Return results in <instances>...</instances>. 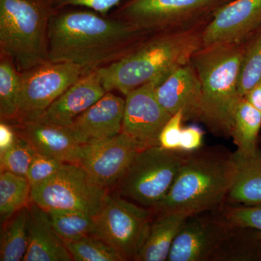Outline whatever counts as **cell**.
Listing matches in <instances>:
<instances>
[{
	"mask_svg": "<svg viewBox=\"0 0 261 261\" xmlns=\"http://www.w3.org/2000/svg\"><path fill=\"white\" fill-rule=\"evenodd\" d=\"M65 244L73 260L124 261L114 249L92 235Z\"/></svg>",
	"mask_w": 261,
	"mask_h": 261,
	"instance_id": "cell-28",
	"label": "cell"
},
{
	"mask_svg": "<svg viewBox=\"0 0 261 261\" xmlns=\"http://www.w3.org/2000/svg\"><path fill=\"white\" fill-rule=\"evenodd\" d=\"M235 175L224 205H261V150L233 153Z\"/></svg>",
	"mask_w": 261,
	"mask_h": 261,
	"instance_id": "cell-20",
	"label": "cell"
},
{
	"mask_svg": "<svg viewBox=\"0 0 261 261\" xmlns=\"http://www.w3.org/2000/svg\"><path fill=\"white\" fill-rule=\"evenodd\" d=\"M35 153L36 151L32 145L18 135L12 147L4 152H0L1 172L7 171L25 177Z\"/></svg>",
	"mask_w": 261,
	"mask_h": 261,
	"instance_id": "cell-30",
	"label": "cell"
},
{
	"mask_svg": "<svg viewBox=\"0 0 261 261\" xmlns=\"http://www.w3.org/2000/svg\"><path fill=\"white\" fill-rule=\"evenodd\" d=\"M29 207H24L7 221L2 231L0 260H23L29 246Z\"/></svg>",
	"mask_w": 261,
	"mask_h": 261,
	"instance_id": "cell-25",
	"label": "cell"
},
{
	"mask_svg": "<svg viewBox=\"0 0 261 261\" xmlns=\"http://www.w3.org/2000/svg\"><path fill=\"white\" fill-rule=\"evenodd\" d=\"M155 214L153 208L108 195L100 211L94 216L91 235L107 243L123 260L136 261Z\"/></svg>",
	"mask_w": 261,
	"mask_h": 261,
	"instance_id": "cell-7",
	"label": "cell"
},
{
	"mask_svg": "<svg viewBox=\"0 0 261 261\" xmlns=\"http://www.w3.org/2000/svg\"><path fill=\"white\" fill-rule=\"evenodd\" d=\"M260 79L261 32L255 40L245 48L239 75V95L245 97Z\"/></svg>",
	"mask_w": 261,
	"mask_h": 261,
	"instance_id": "cell-29",
	"label": "cell"
},
{
	"mask_svg": "<svg viewBox=\"0 0 261 261\" xmlns=\"http://www.w3.org/2000/svg\"><path fill=\"white\" fill-rule=\"evenodd\" d=\"M248 260H261V232L231 224L212 261Z\"/></svg>",
	"mask_w": 261,
	"mask_h": 261,
	"instance_id": "cell-22",
	"label": "cell"
},
{
	"mask_svg": "<svg viewBox=\"0 0 261 261\" xmlns=\"http://www.w3.org/2000/svg\"><path fill=\"white\" fill-rule=\"evenodd\" d=\"M156 97L170 114L183 112L185 120H195L201 96V84L191 63L173 70L156 87Z\"/></svg>",
	"mask_w": 261,
	"mask_h": 261,
	"instance_id": "cell-18",
	"label": "cell"
},
{
	"mask_svg": "<svg viewBox=\"0 0 261 261\" xmlns=\"http://www.w3.org/2000/svg\"><path fill=\"white\" fill-rule=\"evenodd\" d=\"M203 146V132L197 126L185 127L182 129L179 151L192 152Z\"/></svg>",
	"mask_w": 261,
	"mask_h": 261,
	"instance_id": "cell-35",
	"label": "cell"
},
{
	"mask_svg": "<svg viewBox=\"0 0 261 261\" xmlns=\"http://www.w3.org/2000/svg\"><path fill=\"white\" fill-rule=\"evenodd\" d=\"M235 175L233 153L225 147H203L187 152L185 161L156 214L183 213L192 216L221 210Z\"/></svg>",
	"mask_w": 261,
	"mask_h": 261,
	"instance_id": "cell-3",
	"label": "cell"
},
{
	"mask_svg": "<svg viewBox=\"0 0 261 261\" xmlns=\"http://www.w3.org/2000/svg\"><path fill=\"white\" fill-rule=\"evenodd\" d=\"M152 82L133 89L125 99L122 132L144 147L159 146V137L171 115L158 100Z\"/></svg>",
	"mask_w": 261,
	"mask_h": 261,
	"instance_id": "cell-13",
	"label": "cell"
},
{
	"mask_svg": "<svg viewBox=\"0 0 261 261\" xmlns=\"http://www.w3.org/2000/svg\"><path fill=\"white\" fill-rule=\"evenodd\" d=\"M184 121L185 116L182 111H178L171 116L160 135V147L168 150L179 151Z\"/></svg>",
	"mask_w": 261,
	"mask_h": 261,
	"instance_id": "cell-33",
	"label": "cell"
},
{
	"mask_svg": "<svg viewBox=\"0 0 261 261\" xmlns=\"http://www.w3.org/2000/svg\"><path fill=\"white\" fill-rule=\"evenodd\" d=\"M108 195L80 164L64 163L54 176L32 187V201L45 210L68 209L95 216Z\"/></svg>",
	"mask_w": 261,
	"mask_h": 261,
	"instance_id": "cell-8",
	"label": "cell"
},
{
	"mask_svg": "<svg viewBox=\"0 0 261 261\" xmlns=\"http://www.w3.org/2000/svg\"><path fill=\"white\" fill-rule=\"evenodd\" d=\"M22 74L8 57L0 56V119L10 123L18 111Z\"/></svg>",
	"mask_w": 261,
	"mask_h": 261,
	"instance_id": "cell-26",
	"label": "cell"
},
{
	"mask_svg": "<svg viewBox=\"0 0 261 261\" xmlns=\"http://www.w3.org/2000/svg\"><path fill=\"white\" fill-rule=\"evenodd\" d=\"M56 10L65 6H82L106 16L108 12L119 4L121 0H50Z\"/></svg>",
	"mask_w": 261,
	"mask_h": 261,
	"instance_id": "cell-34",
	"label": "cell"
},
{
	"mask_svg": "<svg viewBox=\"0 0 261 261\" xmlns=\"http://www.w3.org/2000/svg\"><path fill=\"white\" fill-rule=\"evenodd\" d=\"M230 226L221 210L189 216L173 241L167 261H212Z\"/></svg>",
	"mask_w": 261,
	"mask_h": 261,
	"instance_id": "cell-11",
	"label": "cell"
},
{
	"mask_svg": "<svg viewBox=\"0 0 261 261\" xmlns=\"http://www.w3.org/2000/svg\"><path fill=\"white\" fill-rule=\"evenodd\" d=\"M156 215L136 261L167 260L176 235L190 216L178 212Z\"/></svg>",
	"mask_w": 261,
	"mask_h": 261,
	"instance_id": "cell-21",
	"label": "cell"
},
{
	"mask_svg": "<svg viewBox=\"0 0 261 261\" xmlns=\"http://www.w3.org/2000/svg\"><path fill=\"white\" fill-rule=\"evenodd\" d=\"M261 25V0H233L216 10L202 30V47L243 42Z\"/></svg>",
	"mask_w": 261,
	"mask_h": 261,
	"instance_id": "cell-14",
	"label": "cell"
},
{
	"mask_svg": "<svg viewBox=\"0 0 261 261\" xmlns=\"http://www.w3.org/2000/svg\"><path fill=\"white\" fill-rule=\"evenodd\" d=\"M152 34L94 11L56 10L48 29L47 59L73 63L86 72L97 70L126 56Z\"/></svg>",
	"mask_w": 261,
	"mask_h": 261,
	"instance_id": "cell-1",
	"label": "cell"
},
{
	"mask_svg": "<svg viewBox=\"0 0 261 261\" xmlns=\"http://www.w3.org/2000/svg\"><path fill=\"white\" fill-rule=\"evenodd\" d=\"M221 211L231 224L254 228L261 232V205H224Z\"/></svg>",
	"mask_w": 261,
	"mask_h": 261,
	"instance_id": "cell-32",
	"label": "cell"
},
{
	"mask_svg": "<svg viewBox=\"0 0 261 261\" xmlns=\"http://www.w3.org/2000/svg\"><path fill=\"white\" fill-rule=\"evenodd\" d=\"M46 211L53 227L65 243L92 234L94 224L92 215L68 209L51 208Z\"/></svg>",
	"mask_w": 261,
	"mask_h": 261,
	"instance_id": "cell-27",
	"label": "cell"
},
{
	"mask_svg": "<svg viewBox=\"0 0 261 261\" xmlns=\"http://www.w3.org/2000/svg\"><path fill=\"white\" fill-rule=\"evenodd\" d=\"M187 153L160 146L142 149L118 183L120 194L138 205L154 208L172 187Z\"/></svg>",
	"mask_w": 261,
	"mask_h": 261,
	"instance_id": "cell-6",
	"label": "cell"
},
{
	"mask_svg": "<svg viewBox=\"0 0 261 261\" xmlns=\"http://www.w3.org/2000/svg\"><path fill=\"white\" fill-rule=\"evenodd\" d=\"M32 187L27 178L3 171L0 174V221L3 224L32 202Z\"/></svg>",
	"mask_w": 261,
	"mask_h": 261,
	"instance_id": "cell-24",
	"label": "cell"
},
{
	"mask_svg": "<svg viewBox=\"0 0 261 261\" xmlns=\"http://www.w3.org/2000/svg\"><path fill=\"white\" fill-rule=\"evenodd\" d=\"M16 132L13 126L6 122L0 123V152H4L13 145L17 140Z\"/></svg>",
	"mask_w": 261,
	"mask_h": 261,
	"instance_id": "cell-36",
	"label": "cell"
},
{
	"mask_svg": "<svg viewBox=\"0 0 261 261\" xmlns=\"http://www.w3.org/2000/svg\"><path fill=\"white\" fill-rule=\"evenodd\" d=\"M243 42L200 48L190 63L201 84L195 121L217 137H231L233 116L240 97L238 81L245 50Z\"/></svg>",
	"mask_w": 261,
	"mask_h": 261,
	"instance_id": "cell-4",
	"label": "cell"
},
{
	"mask_svg": "<svg viewBox=\"0 0 261 261\" xmlns=\"http://www.w3.org/2000/svg\"><path fill=\"white\" fill-rule=\"evenodd\" d=\"M86 73L83 68L73 63L49 61L21 73L18 111L10 123L37 121Z\"/></svg>",
	"mask_w": 261,
	"mask_h": 261,
	"instance_id": "cell-9",
	"label": "cell"
},
{
	"mask_svg": "<svg viewBox=\"0 0 261 261\" xmlns=\"http://www.w3.org/2000/svg\"><path fill=\"white\" fill-rule=\"evenodd\" d=\"M220 0H130L113 15L142 30L156 33L171 31L186 19L213 6Z\"/></svg>",
	"mask_w": 261,
	"mask_h": 261,
	"instance_id": "cell-12",
	"label": "cell"
},
{
	"mask_svg": "<svg viewBox=\"0 0 261 261\" xmlns=\"http://www.w3.org/2000/svg\"><path fill=\"white\" fill-rule=\"evenodd\" d=\"M261 128V112L245 97L239 99L231 137L237 146L236 152L247 153L258 148L257 139Z\"/></svg>",
	"mask_w": 261,
	"mask_h": 261,
	"instance_id": "cell-23",
	"label": "cell"
},
{
	"mask_svg": "<svg viewBox=\"0 0 261 261\" xmlns=\"http://www.w3.org/2000/svg\"><path fill=\"white\" fill-rule=\"evenodd\" d=\"M64 163L36 152L25 178L32 187L43 183L58 172Z\"/></svg>",
	"mask_w": 261,
	"mask_h": 261,
	"instance_id": "cell-31",
	"label": "cell"
},
{
	"mask_svg": "<svg viewBox=\"0 0 261 261\" xmlns=\"http://www.w3.org/2000/svg\"><path fill=\"white\" fill-rule=\"evenodd\" d=\"M202 32L195 29L152 34L135 49L97 70L107 92L130 91L145 84H161L179 67L188 64L202 47Z\"/></svg>",
	"mask_w": 261,
	"mask_h": 261,
	"instance_id": "cell-2",
	"label": "cell"
},
{
	"mask_svg": "<svg viewBox=\"0 0 261 261\" xmlns=\"http://www.w3.org/2000/svg\"><path fill=\"white\" fill-rule=\"evenodd\" d=\"M244 97L261 112V79Z\"/></svg>",
	"mask_w": 261,
	"mask_h": 261,
	"instance_id": "cell-37",
	"label": "cell"
},
{
	"mask_svg": "<svg viewBox=\"0 0 261 261\" xmlns=\"http://www.w3.org/2000/svg\"><path fill=\"white\" fill-rule=\"evenodd\" d=\"M107 92L97 70L87 72L55 100L37 121L68 128Z\"/></svg>",
	"mask_w": 261,
	"mask_h": 261,
	"instance_id": "cell-16",
	"label": "cell"
},
{
	"mask_svg": "<svg viewBox=\"0 0 261 261\" xmlns=\"http://www.w3.org/2000/svg\"><path fill=\"white\" fill-rule=\"evenodd\" d=\"M34 150L64 163L80 162L81 145L66 128L40 121L10 123Z\"/></svg>",
	"mask_w": 261,
	"mask_h": 261,
	"instance_id": "cell-17",
	"label": "cell"
},
{
	"mask_svg": "<svg viewBox=\"0 0 261 261\" xmlns=\"http://www.w3.org/2000/svg\"><path fill=\"white\" fill-rule=\"evenodd\" d=\"M144 148L121 132L107 140L81 145L79 164L94 183L107 190L118 185L136 155Z\"/></svg>",
	"mask_w": 261,
	"mask_h": 261,
	"instance_id": "cell-10",
	"label": "cell"
},
{
	"mask_svg": "<svg viewBox=\"0 0 261 261\" xmlns=\"http://www.w3.org/2000/svg\"><path fill=\"white\" fill-rule=\"evenodd\" d=\"M125 99L108 92L66 128L80 145L107 140L121 133Z\"/></svg>",
	"mask_w": 261,
	"mask_h": 261,
	"instance_id": "cell-15",
	"label": "cell"
},
{
	"mask_svg": "<svg viewBox=\"0 0 261 261\" xmlns=\"http://www.w3.org/2000/svg\"><path fill=\"white\" fill-rule=\"evenodd\" d=\"M50 0H0V56L20 73L48 62Z\"/></svg>",
	"mask_w": 261,
	"mask_h": 261,
	"instance_id": "cell-5",
	"label": "cell"
},
{
	"mask_svg": "<svg viewBox=\"0 0 261 261\" xmlns=\"http://www.w3.org/2000/svg\"><path fill=\"white\" fill-rule=\"evenodd\" d=\"M29 210V246L23 261L73 260L64 240L53 227L47 211L32 201Z\"/></svg>",
	"mask_w": 261,
	"mask_h": 261,
	"instance_id": "cell-19",
	"label": "cell"
}]
</instances>
